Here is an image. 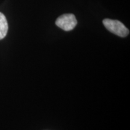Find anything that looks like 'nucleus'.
Masks as SVG:
<instances>
[{"label":"nucleus","instance_id":"obj_2","mask_svg":"<svg viewBox=\"0 0 130 130\" xmlns=\"http://www.w3.org/2000/svg\"><path fill=\"white\" fill-rule=\"evenodd\" d=\"M58 27L64 31H71L76 27L77 21L73 14H64L59 16L56 21Z\"/></svg>","mask_w":130,"mask_h":130},{"label":"nucleus","instance_id":"obj_3","mask_svg":"<svg viewBox=\"0 0 130 130\" xmlns=\"http://www.w3.org/2000/svg\"><path fill=\"white\" fill-rule=\"evenodd\" d=\"M8 23L6 16L0 12V40L4 39L8 31Z\"/></svg>","mask_w":130,"mask_h":130},{"label":"nucleus","instance_id":"obj_1","mask_svg":"<svg viewBox=\"0 0 130 130\" xmlns=\"http://www.w3.org/2000/svg\"><path fill=\"white\" fill-rule=\"evenodd\" d=\"M102 22L107 30L118 36L125 37L129 35V30L119 21L105 19Z\"/></svg>","mask_w":130,"mask_h":130}]
</instances>
